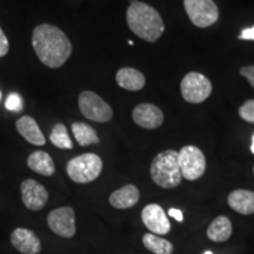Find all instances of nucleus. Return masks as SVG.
Returning a JSON list of instances; mask_svg holds the SVG:
<instances>
[{"label":"nucleus","mask_w":254,"mask_h":254,"mask_svg":"<svg viewBox=\"0 0 254 254\" xmlns=\"http://www.w3.org/2000/svg\"><path fill=\"white\" fill-rule=\"evenodd\" d=\"M184 6L190 20L196 27H209L219 19V8L213 0H184Z\"/></svg>","instance_id":"8"},{"label":"nucleus","mask_w":254,"mask_h":254,"mask_svg":"<svg viewBox=\"0 0 254 254\" xmlns=\"http://www.w3.org/2000/svg\"><path fill=\"white\" fill-rule=\"evenodd\" d=\"M0 100H1V92H0Z\"/></svg>","instance_id":"32"},{"label":"nucleus","mask_w":254,"mask_h":254,"mask_svg":"<svg viewBox=\"0 0 254 254\" xmlns=\"http://www.w3.org/2000/svg\"><path fill=\"white\" fill-rule=\"evenodd\" d=\"M239 39L241 40H254V26L250 28H244L241 31Z\"/></svg>","instance_id":"27"},{"label":"nucleus","mask_w":254,"mask_h":254,"mask_svg":"<svg viewBox=\"0 0 254 254\" xmlns=\"http://www.w3.org/2000/svg\"><path fill=\"white\" fill-rule=\"evenodd\" d=\"M182 95L187 103H204L212 93V84L206 75L199 72H190L180 84Z\"/></svg>","instance_id":"6"},{"label":"nucleus","mask_w":254,"mask_h":254,"mask_svg":"<svg viewBox=\"0 0 254 254\" xmlns=\"http://www.w3.org/2000/svg\"><path fill=\"white\" fill-rule=\"evenodd\" d=\"M150 173L152 180L159 187L174 189L180 185L183 176L178 163V152L166 150L159 153L152 161Z\"/></svg>","instance_id":"3"},{"label":"nucleus","mask_w":254,"mask_h":254,"mask_svg":"<svg viewBox=\"0 0 254 254\" xmlns=\"http://www.w3.org/2000/svg\"><path fill=\"white\" fill-rule=\"evenodd\" d=\"M47 224L57 236L66 238V239L74 237L75 231H77L74 209L69 206L53 209L47 215Z\"/></svg>","instance_id":"9"},{"label":"nucleus","mask_w":254,"mask_h":254,"mask_svg":"<svg viewBox=\"0 0 254 254\" xmlns=\"http://www.w3.org/2000/svg\"><path fill=\"white\" fill-rule=\"evenodd\" d=\"M240 74L247 79L251 86L254 88V66H244L240 68Z\"/></svg>","instance_id":"26"},{"label":"nucleus","mask_w":254,"mask_h":254,"mask_svg":"<svg viewBox=\"0 0 254 254\" xmlns=\"http://www.w3.org/2000/svg\"><path fill=\"white\" fill-rule=\"evenodd\" d=\"M141 219L145 226L153 234H167L171 230V222L164 208L158 204L145 206L141 212Z\"/></svg>","instance_id":"11"},{"label":"nucleus","mask_w":254,"mask_h":254,"mask_svg":"<svg viewBox=\"0 0 254 254\" xmlns=\"http://www.w3.org/2000/svg\"><path fill=\"white\" fill-rule=\"evenodd\" d=\"M239 116L247 123L254 124V100L250 99L241 105L239 109Z\"/></svg>","instance_id":"24"},{"label":"nucleus","mask_w":254,"mask_h":254,"mask_svg":"<svg viewBox=\"0 0 254 254\" xmlns=\"http://www.w3.org/2000/svg\"><path fill=\"white\" fill-rule=\"evenodd\" d=\"M132 118L138 126L147 129L159 128L164 123L163 111L153 104L144 103L138 105L132 112Z\"/></svg>","instance_id":"12"},{"label":"nucleus","mask_w":254,"mask_h":254,"mask_svg":"<svg viewBox=\"0 0 254 254\" xmlns=\"http://www.w3.org/2000/svg\"><path fill=\"white\" fill-rule=\"evenodd\" d=\"M79 109L85 118L97 123H107L112 119L113 111L106 101L92 91H84L79 95Z\"/></svg>","instance_id":"5"},{"label":"nucleus","mask_w":254,"mask_h":254,"mask_svg":"<svg viewBox=\"0 0 254 254\" xmlns=\"http://www.w3.org/2000/svg\"><path fill=\"white\" fill-rule=\"evenodd\" d=\"M139 196H140V193H139L136 186L128 184V185H125L120 187L119 190H114L112 194L110 195V204L114 208L118 209L131 208L139 201Z\"/></svg>","instance_id":"15"},{"label":"nucleus","mask_w":254,"mask_h":254,"mask_svg":"<svg viewBox=\"0 0 254 254\" xmlns=\"http://www.w3.org/2000/svg\"><path fill=\"white\" fill-rule=\"evenodd\" d=\"M21 198L24 205L31 211H40L45 207L49 200V192L41 184L33 179H26L21 183Z\"/></svg>","instance_id":"10"},{"label":"nucleus","mask_w":254,"mask_h":254,"mask_svg":"<svg viewBox=\"0 0 254 254\" xmlns=\"http://www.w3.org/2000/svg\"><path fill=\"white\" fill-rule=\"evenodd\" d=\"M9 49V44H8V39L6 37V34L2 31V28L0 27V58L5 57L7 55Z\"/></svg>","instance_id":"25"},{"label":"nucleus","mask_w":254,"mask_h":254,"mask_svg":"<svg viewBox=\"0 0 254 254\" xmlns=\"http://www.w3.org/2000/svg\"><path fill=\"white\" fill-rule=\"evenodd\" d=\"M168 215L174 218L177 221H179V222H182L184 220L183 212L180 211V209H178V208H170V209H168Z\"/></svg>","instance_id":"28"},{"label":"nucleus","mask_w":254,"mask_h":254,"mask_svg":"<svg viewBox=\"0 0 254 254\" xmlns=\"http://www.w3.org/2000/svg\"><path fill=\"white\" fill-rule=\"evenodd\" d=\"M103 171V160L94 153H85L71 159L66 172L74 183L87 184L93 182Z\"/></svg>","instance_id":"4"},{"label":"nucleus","mask_w":254,"mask_h":254,"mask_svg":"<svg viewBox=\"0 0 254 254\" xmlns=\"http://www.w3.org/2000/svg\"><path fill=\"white\" fill-rule=\"evenodd\" d=\"M17 131L25 140L30 142L32 145L43 146L45 145L46 139L41 132L40 127L38 126L36 120L30 116H24L19 118L15 123Z\"/></svg>","instance_id":"14"},{"label":"nucleus","mask_w":254,"mask_h":254,"mask_svg":"<svg viewBox=\"0 0 254 254\" xmlns=\"http://www.w3.org/2000/svg\"><path fill=\"white\" fill-rule=\"evenodd\" d=\"M27 166L33 172L45 177L53 176L56 172V165L53 163V159L51 158L49 153L44 151L33 152L27 158Z\"/></svg>","instance_id":"18"},{"label":"nucleus","mask_w":254,"mask_h":254,"mask_svg":"<svg viewBox=\"0 0 254 254\" xmlns=\"http://www.w3.org/2000/svg\"><path fill=\"white\" fill-rule=\"evenodd\" d=\"M232 222L225 215L215 218L207 228V237L215 243H224L232 236Z\"/></svg>","instance_id":"19"},{"label":"nucleus","mask_w":254,"mask_h":254,"mask_svg":"<svg viewBox=\"0 0 254 254\" xmlns=\"http://www.w3.org/2000/svg\"><path fill=\"white\" fill-rule=\"evenodd\" d=\"M251 151H252V153L254 154V135H253V139H252V145H251Z\"/></svg>","instance_id":"29"},{"label":"nucleus","mask_w":254,"mask_h":254,"mask_svg":"<svg viewBox=\"0 0 254 254\" xmlns=\"http://www.w3.org/2000/svg\"><path fill=\"white\" fill-rule=\"evenodd\" d=\"M11 243L15 250L23 254H39L41 251L39 238L27 228H17L12 232Z\"/></svg>","instance_id":"13"},{"label":"nucleus","mask_w":254,"mask_h":254,"mask_svg":"<svg viewBox=\"0 0 254 254\" xmlns=\"http://www.w3.org/2000/svg\"><path fill=\"white\" fill-rule=\"evenodd\" d=\"M23 106V98L20 97V94L15 93V92L9 94L5 101V107L8 111H12V112H21Z\"/></svg>","instance_id":"23"},{"label":"nucleus","mask_w":254,"mask_h":254,"mask_svg":"<svg viewBox=\"0 0 254 254\" xmlns=\"http://www.w3.org/2000/svg\"><path fill=\"white\" fill-rule=\"evenodd\" d=\"M32 46L41 63L50 68H59L72 53V44L59 27L41 24L32 33Z\"/></svg>","instance_id":"1"},{"label":"nucleus","mask_w":254,"mask_h":254,"mask_svg":"<svg viewBox=\"0 0 254 254\" xmlns=\"http://www.w3.org/2000/svg\"><path fill=\"white\" fill-rule=\"evenodd\" d=\"M230 207L238 213L249 215L254 213V192L249 190H236L227 198Z\"/></svg>","instance_id":"16"},{"label":"nucleus","mask_w":254,"mask_h":254,"mask_svg":"<svg viewBox=\"0 0 254 254\" xmlns=\"http://www.w3.org/2000/svg\"><path fill=\"white\" fill-rule=\"evenodd\" d=\"M204 254H213V253H212V252H211V251H206V252H205Z\"/></svg>","instance_id":"30"},{"label":"nucleus","mask_w":254,"mask_h":254,"mask_svg":"<svg viewBox=\"0 0 254 254\" xmlns=\"http://www.w3.org/2000/svg\"><path fill=\"white\" fill-rule=\"evenodd\" d=\"M50 140L56 147L63 150H72L73 142L69 138L67 128L64 124H57L50 134Z\"/></svg>","instance_id":"22"},{"label":"nucleus","mask_w":254,"mask_h":254,"mask_svg":"<svg viewBox=\"0 0 254 254\" xmlns=\"http://www.w3.org/2000/svg\"><path fill=\"white\" fill-rule=\"evenodd\" d=\"M178 163L183 178L187 180L199 179L206 171V158L196 146H185L178 152Z\"/></svg>","instance_id":"7"},{"label":"nucleus","mask_w":254,"mask_h":254,"mask_svg":"<svg viewBox=\"0 0 254 254\" xmlns=\"http://www.w3.org/2000/svg\"><path fill=\"white\" fill-rule=\"evenodd\" d=\"M142 244L154 254H172V243L153 233H146L142 237Z\"/></svg>","instance_id":"21"},{"label":"nucleus","mask_w":254,"mask_h":254,"mask_svg":"<svg viewBox=\"0 0 254 254\" xmlns=\"http://www.w3.org/2000/svg\"><path fill=\"white\" fill-rule=\"evenodd\" d=\"M253 172H254V168H253Z\"/></svg>","instance_id":"33"},{"label":"nucleus","mask_w":254,"mask_h":254,"mask_svg":"<svg viewBox=\"0 0 254 254\" xmlns=\"http://www.w3.org/2000/svg\"><path fill=\"white\" fill-rule=\"evenodd\" d=\"M126 19L133 33L148 43L157 41L165 31L163 18L157 9L138 0H131Z\"/></svg>","instance_id":"2"},{"label":"nucleus","mask_w":254,"mask_h":254,"mask_svg":"<svg viewBox=\"0 0 254 254\" xmlns=\"http://www.w3.org/2000/svg\"><path fill=\"white\" fill-rule=\"evenodd\" d=\"M116 80L120 87L127 91H140L146 84L145 75L140 71L132 67L120 68L117 72Z\"/></svg>","instance_id":"17"},{"label":"nucleus","mask_w":254,"mask_h":254,"mask_svg":"<svg viewBox=\"0 0 254 254\" xmlns=\"http://www.w3.org/2000/svg\"><path fill=\"white\" fill-rule=\"evenodd\" d=\"M72 132L74 134L75 140L80 146H88L99 142V136L95 129L85 123L72 124Z\"/></svg>","instance_id":"20"},{"label":"nucleus","mask_w":254,"mask_h":254,"mask_svg":"<svg viewBox=\"0 0 254 254\" xmlns=\"http://www.w3.org/2000/svg\"><path fill=\"white\" fill-rule=\"evenodd\" d=\"M128 44L132 46V45H133V41H132V40H128Z\"/></svg>","instance_id":"31"}]
</instances>
